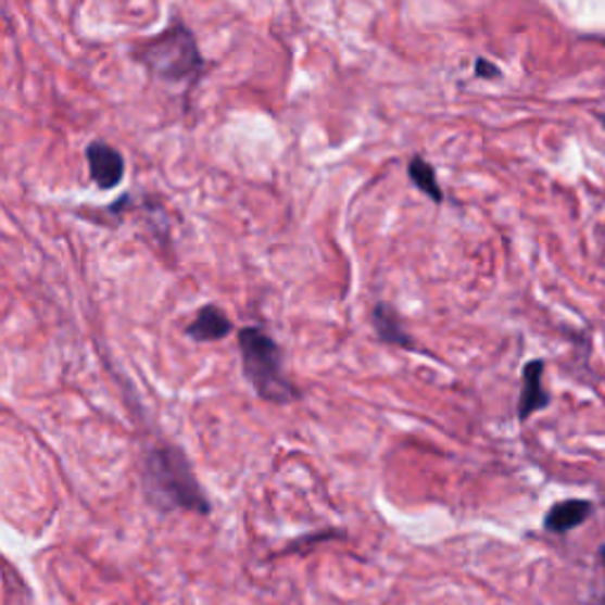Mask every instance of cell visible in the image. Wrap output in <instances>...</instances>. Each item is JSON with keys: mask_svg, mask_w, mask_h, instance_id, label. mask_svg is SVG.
<instances>
[{"mask_svg": "<svg viewBox=\"0 0 605 605\" xmlns=\"http://www.w3.org/2000/svg\"><path fill=\"white\" fill-rule=\"evenodd\" d=\"M140 482L144 502L159 514H176V511L194 516L213 514L209 494L178 445L159 442L147 448L140 462Z\"/></svg>", "mask_w": 605, "mask_h": 605, "instance_id": "6da1fadb", "label": "cell"}, {"mask_svg": "<svg viewBox=\"0 0 605 605\" xmlns=\"http://www.w3.org/2000/svg\"><path fill=\"white\" fill-rule=\"evenodd\" d=\"M133 58L161 84L187 88L199 84V76L206 64L194 31L185 22H173L161 34L142 40L133 50Z\"/></svg>", "mask_w": 605, "mask_h": 605, "instance_id": "7a4b0ae2", "label": "cell"}, {"mask_svg": "<svg viewBox=\"0 0 605 605\" xmlns=\"http://www.w3.org/2000/svg\"><path fill=\"white\" fill-rule=\"evenodd\" d=\"M241 371L253 388V393L270 405H291L301 400V391L285 374L281 348L270 333L261 327H244L237 333Z\"/></svg>", "mask_w": 605, "mask_h": 605, "instance_id": "3957f363", "label": "cell"}, {"mask_svg": "<svg viewBox=\"0 0 605 605\" xmlns=\"http://www.w3.org/2000/svg\"><path fill=\"white\" fill-rule=\"evenodd\" d=\"M86 161L90 171V180L100 190H116L126 176V161L116 147L110 142L96 140L86 147Z\"/></svg>", "mask_w": 605, "mask_h": 605, "instance_id": "277c9868", "label": "cell"}, {"mask_svg": "<svg viewBox=\"0 0 605 605\" xmlns=\"http://www.w3.org/2000/svg\"><path fill=\"white\" fill-rule=\"evenodd\" d=\"M544 360H530L526 367H522V386H520V400H518V419L528 421L532 414L542 412L549 407V393L542 386L544 376Z\"/></svg>", "mask_w": 605, "mask_h": 605, "instance_id": "5b68a950", "label": "cell"}, {"mask_svg": "<svg viewBox=\"0 0 605 605\" xmlns=\"http://www.w3.org/2000/svg\"><path fill=\"white\" fill-rule=\"evenodd\" d=\"M235 331L232 319L227 317L218 305H204L199 307L194 319L187 325L185 333L197 343H213L223 341Z\"/></svg>", "mask_w": 605, "mask_h": 605, "instance_id": "8992f818", "label": "cell"}, {"mask_svg": "<svg viewBox=\"0 0 605 605\" xmlns=\"http://www.w3.org/2000/svg\"><path fill=\"white\" fill-rule=\"evenodd\" d=\"M371 325L376 336H379V341L386 345H395L402 348V351H416V348H419L407 333L405 325H402V319L393 305L376 303L371 311Z\"/></svg>", "mask_w": 605, "mask_h": 605, "instance_id": "52a82bcc", "label": "cell"}, {"mask_svg": "<svg viewBox=\"0 0 605 605\" xmlns=\"http://www.w3.org/2000/svg\"><path fill=\"white\" fill-rule=\"evenodd\" d=\"M591 502L587 500H566L549 508L544 518V530L554 534H566L575 528H580L582 522L591 516Z\"/></svg>", "mask_w": 605, "mask_h": 605, "instance_id": "ba28073f", "label": "cell"}, {"mask_svg": "<svg viewBox=\"0 0 605 605\" xmlns=\"http://www.w3.org/2000/svg\"><path fill=\"white\" fill-rule=\"evenodd\" d=\"M407 173H409V180L416 190L426 194L430 201H433V204H442V201H445V192H442V187L438 182L436 168L430 166L424 156H412Z\"/></svg>", "mask_w": 605, "mask_h": 605, "instance_id": "9c48e42d", "label": "cell"}, {"mask_svg": "<svg viewBox=\"0 0 605 605\" xmlns=\"http://www.w3.org/2000/svg\"><path fill=\"white\" fill-rule=\"evenodd\" d=\"M476 76L478 78H500L502 76V70L500 66H496L494 62H490V60H486V58H478L476 60Z\"/></svg>", "mask_w": 605, "mask_h": 605, "instance_id": "30bf717a", "label": "cell"}, {"mask_svg": "<svg viewBox=\"0 0 605 605\" xmlns=\"http://www.w3.org/2000/svg\"><path fill=\"white\" fill-rule=\"evenodd\" d=\"M601 560H603V566H605V544L601 546Z\"/></svg>", "mask_w": 605, "mask_h": 605, "instance_id": "8fae6325", "label": "cell"}, {"mask_svg": "<svg viewBox=\"0 0 605 605\" xmlns=\"http://www.w3.org/2000/svg\"><path fill=\"white\" fill-rule=\"evenodd\" d=\"M603 605H605V603H603Z\"/></svg>", "mask_w": 605, "mask_h": 605, "instance_id": "7c38bea8", "label": "cell"}]
</instances>
